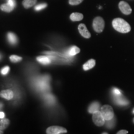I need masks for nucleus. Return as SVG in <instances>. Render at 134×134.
I'll return each instance as SVG.
<instances>
[{"instance_id": "obj_27", "label": "nucleus", "mask_w": 134, "mask_h": 134, "mask_svg": "<svg viewBox=\"0 0 134 134\" xmlns=\"http://www.w3.org/2000/svg\"><path fill=\"white\" fill-rule=\"evenodd\" d=\"M4 113H2V112H0V118L3 119L4 118Z\"/></svg>"}, {"instance_id": "obj_30", "label": "nucleus", "mask_w": 134, "mask_h": 134, "mask_svg": "<svg viewBox=\"0 0 134 134\" xmlns=\"http://www.w3.org/2000/svg\"><path fill=\"white\" fill-rule=\"evenodd\" d=\"M133 114H134V109H133Z\"/></svg>"}, {"instance_id": "obj_31", "label": "nucleus", "mask_w": 134, "mask_h": 134, "mask_svg": "<svg viewBox=\"0 0 134 134\" xmlns=\"http://www.w3.org/2000/svg\"><path fill=\"white\" fill-rule=\"evenodd\" d=\"M133 123H134V119H133Z\"/></svg>"}, {"instance_id": "obj_7", "label": "nucleus", "mask_w": 134, "mask_h": 134, "mask_svg": "<svg viewBox=\"0 0 134 134\" xmlns=\"http://www.w3.org/2000/svg\"><path fill=\"white\" fill-rule=\"evenodd\" d=\"M78 31L80 34L83 37L86 38H90L91 37V34L87 29L86 26L84 24H80L78 26Z\"/></svg>"}, {"instance_id": "obj_8", "label": "nucleus", "mask_w": 134, "mask_h": 134, "mask_svg": "<svg viewBox=\"0 0 134 134\" xmlns=\"http://www.w3.org/2000/svg\"><path fill=\"white\" fill-rule=\"evenodd\" d=\"M0 97L6 99L7 100H11L14 97V93L10 90H2L0 92Z\"/></svg>"}, {"instance_id": "obj_20", "label": "nucleus", "mask_w": 134, "mask_h": 134, "mask_svg": "<svg viewBox=\"0 0 134 134\" xmlns=\"http://www.w3.org/2000/svg\"><path fill=\"white\" fill-rule=\"evenodd\" d=\"M9 59L11 62H12L17 63V62H20V61H21V60H23V58H22L21 57L18 56V55H11V56H10Z\"/></svg>"}, {"instance_id": "obj_11", "label": "nucleus", "mask_w": 134, "mask_h": 134, "mask_svg": "<svg viewBox=\"0 0 134 134\" xmlns=\"http://www.w3.org/2000/svg\"><path fill=\"white\" fill-rule=\"evenodd\" d=\"M95 65H96V61H95V60L90 59L83 65V70L85 71H88V70L93 68L95 66Z\"/></svg>"}, {"instance_id": "obj_22", "label": "nucleus", "mask_w": 134, "mask_h": 134, "mask_svg": "<svg viewBox=\"0 0 134 134\" xmlns=\"http://www.w3.org/2000/svg\"><path fill=\"white\" fill-rule=\"evenodd\" d=\"M83 0H69V4L71 5H78L83 2Z\"/></svg>"}, {"instance_id": "obj_16", "label": "nucleus", "mask_w": 134, "mask_h": 134, "mask_svg": "<svg viewBox=\"0 0 134 134\" xmlns=\"http://www.w3.org/2000/svg\"><path fill=\"white\" fill-rule=\"evenodd\" d=\"M10 124V120L8 119L3 118L0 120V129L4 130L8 128Z\"/></svg>"}, {"instance_id": "obj_3", "label": "nucleus", "mask_w": 134, "mask_h": 134, "mask_svg": "<svg viewBox=\"0 0 134 134\" xmlns=\"http://www.w3.org/2000/svg\"><path fill=\"white\" fill-rule=\"evenodd\" d=\"M105 23L104 21L101 17L98 16L95 18L93 20V29L96 32L100 33L103 31L104 29Z\"/></svg>"}, {"instance_id": "obj_28", "label": "nucleus", "mask_w": 134, "mask_h": 134, "mask_svg": "<svg viewBox=\"0 0 134 134\" xmlns=\"http://www.w3.org/2000/svg\"><path fill=\"white\" fill-rule=\"evenodd\" d=\"M3 133H4V132H3V130L0 129V134H3Z\"/></svg>"}, {"instance_id": "obj_6", "label": "nucleus", "mask_w": 134, "mask_h": 134, "mask_svg": "<svg viewBox=\"0 0 134 134\" xmlns=\"http://www.w3.org/2000/svg\"><path fill=\"white\" fill-rule=\"evenodd\" d=\"M119 8L121 12L125 15L130 14L132 13V9L130 5L125 1H120L119 4Z\"/></svg>"}, {"instance_id": "obj_5", "label": "nucleus", "mask_w": 134, "mask_h": 134, "mask_svg": "<svg viewBox=\"0 0 134 134\" xmlns=\"http://www.w3.org/2000/svg\"><path fill=\"white\" fill-rule=\"evenodd\" d=\"M46 133L47 134H61L67 133V130L63 127L50 126L47 129Z\"/></svg>"}, {"instance_id": "obj_2", "label": "nucleus", "mask_w": 134, "mask_h": 134, "mask_svg": "<svg viewBox=\"0 0 134 134\" xmlns=\"http://www.w3.org/2000/svg\"><path fill=\"white\" fill-rule=\"evenodd\" d=\"M100 111L105 120H109L114 117L113 109L109 105H104L100 108Z\"/></svg>"}, {"instance_id": "obj_23", "label": "nucleus", "mask_w": 134, "mask_h": 134, "mask_svg": "<svg viewBox=\"0 0 134 134\" xmlns=\"http://www.w3.org/2000/svg\"><path fill=\"white\" fill-rule=\"evenodd\" d=\"M113 93L114 96H119V95H122V93H121V91H120V90L116 88H113Z\"/></svg>"}, {"instance_id": "obj_29", "label": "nucleus", "mask_w": 134, "mask_h": 134, "mask_svg": "<svg viewBox=\"0 0 134 134\" xmlns=\"http://www.w3.org/2000/svg\"><path fill=\"white\" fill-rule=\"evenodd\" d=\"M108 133H107V132H103V134H108Z\"/></svg>"}, {"instance_id": "obj_18", "label": "nucleus", "mask_w": 134, "mask_h": 134, "mask_svg": "<svg viewBox=\"0 0 134 134\" xmlns=\"http://www.w3.org/2000/svg\"><path fill=\"white\" fill-rule=\"evenodd\" d=\"M80 52V49L76 46H72L69 49L68 53L71 56H74Z\"/></svg>"}, {"instance_id": "obj_12", "label": "nucleus", "mask_w": 134, "mask_h": 134, "mask_svg": "<svg viewBox=\"0 0 134 134\" xmlns=\"http://www.w3.org/2000/svg\"><path fill=\"white\" fill-rule=\"evenodd\" d=\"M7 36H8V40L10 43H11V44L13 45H15L18 43V37H17V36L14 34V33L8 32Z\"/></svg>"}, {"instance_id": "obj_26", "label": "nucleus", "mask_w": 134, "mask_h": 134, "mask_svg": "<svg viewBox=\"0 0 134 134\" xmlns=\"http://www.w3.org/2000/svg\"><path fill=\"white\" fill-rule=\"evenodd\" d=\"M129 132L126 130H121L117 132V134H127Z\"/></svg>"}, {"instance_id": "obj_17", "label": "nucleus", "mask_w": 134, "mask_h": 134, "mask_svg": "<svg viewBox=\"0 0 134 134\" xmlns=\"http://www.w3.org/2000/svg\"><path fill=\"white\" fill-rule=\"evenodd\" d=\"M36 3L37 0H24L23 1V4L25 8L28 9L36 4Z\"/></svg>"}, {"instance_id": "obj_10", "label": "nucleus", "mask_w": 134, "mask_h": 134, "mask_svg": "<svg viewBox=\"0 0 134 134\" xmlns=\"http://www.w3.org/2000/svg\"><path fill=\"white\" fill-rule=\"evenodd\" d=\"M100 109V104L98 102H94L90 105L88 108V112L91 114H93Z\"/></svg>"}, {"instance_id": "obj_4", "label": "nucleus", "mask_w": 134, "mask_h": 134, "mask_svg": "<svg viewBox=\"0 0 134 134\" xmlns=\"http://www.w3.org/2000/svg\"><path fill=\"white\" fill-rule=\"evenodd\" d=\"M93 121L94 124L98 127H101L105 124V120L103 114L100 113V110L97 111L96 113L93 114Z\"/></svg>"}, {"instance_id": "obj_19", "label": "nucleus", "mask_w": 134, "mask_h": 134, "mask_svg": "<svg viewBox=\"0 0 134 134\" xmlns=\"http://www.w3.org/2000/svg\"><path fill=\"white\" fill-rule=\"evenodd\" d=\"M115 124V120L114 117L113 119H110L109 120H105V124L106 125L107 128L112 129L114 127Z\"/></svg>"}, {"instance_id": "obj_15", "label": "nucleus", "mask_w": 134, "mask_h": 134, "mask_svg": "<svg viewBox=\"0 0 134 134\" xmlns=\"http://www.w3.org/2000/svg\"><path fill=\"white\" fill-rule=\"evenodd\" d=\"M14 6H11V5L9 4L8 3L1 4V6H0V9H1V10H2L3 11H4V12L6 13L11 12V11L14 9Z\"/></svg>"}, {"instance_id": "obj_9", "label": "nucleus", "mask_w": 134, "mask_h": 134, "mask_svg": "<svg viewBox=\"0 0 134 134\" xmlns=\"http://www.w3.org/2000/svg\"><path fill=\"white\" fill-rule=\"evenodd\" d=\"M114 101L117 105H128L129 101L122 95L119 96H114Z\"/></svg>"}, {"instance_id": "obj_1", "label": "nucleus", "mask_w": 134, "mask_h": 134, "mask_svg": "<svg viewBox=\"0 0 134 134\" xmlns=\"http://www.w3.org/2000/svg\"><path fill=\"white\" fill-rule=\"evenodd\" d=\"M113 26L115 31L120 33H128L131 30L130 24L121 18H115L113 21Z\"/></svg>"}, {"instance_id": "obj_21", "label": "nucleus", "mask_w": 134, "mask_h": 134, "mask_svg": "<svg viewBox=\"0 0 134 134\" xmlns=\"http://www.w3.org/2000/svg\"><path fill=\"white\" fill-rule=\"evenodd\" d=\"M47 6V4H46V3H41V4L37 5L36 7H35V9L36 11H40V10L46 8Z\"/></svg>"}, {"instance_id": "obj_25", "label": "nucleus", "mask_w": 134, "mask_h": 134, "mask_svg": "<svg viewBox=\"0 0 134 134\" xmlns=\"http://www.w3.org/2000/svg\"><path fill=\"white\" fill-rule=\"evenodd\" d=\"M8 3H9V4H11V6H14L15 8L16 6V1L15 0H8Z\"/></svg>"}, {"instance_id": "obj_14", "label": "nucleus", "mask_w": 134, "mask_h": 134, "mask_svg": "<svg viewBox=\"0 0 134 134\" xmlns=\"http://www.w3.org/2000/svg\"><path fill=\"white\" fill-rule=\"evenodd\" d=\"M83 19V15L79 13H73L70 15V19L72 21H80Z\"/></svg>"}, {"instance_id": "obj_13", "label": "nucleus", "mask_w": 134, "mask_h": 134, "mask_svg": "<svg viewBox=\"0 0 134 134\" xmlns=\"http://www.w3.org/2000/svg\"><path fill=\"white\" fill-rule=\"evenodd\" d=\"M37 60L43 65H47L51 62V58H50V57L39 56L37 58Z\"/></svg>"}, {"instance_id": "obj_24", "label": "nucleus", "mask_w": 134, "mask_h": 134, "mask_svg": "<svg viewBox=\"0 0 134 134\" xmlns=\"http://www.w3.org/2000/svg\"><path fill=\"white\" fill-rule=\"evenodd\" d=\"M9 71V67L8 66H6L4 67L2 70H1V73L3 75H6L8 73V72Z\"/></svg>"}]
</instances>
